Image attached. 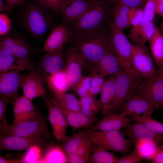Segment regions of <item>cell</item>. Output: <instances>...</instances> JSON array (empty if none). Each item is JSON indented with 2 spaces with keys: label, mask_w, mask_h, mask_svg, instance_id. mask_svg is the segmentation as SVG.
<instances>
[{
  "label": "cell",
  "mask_w": 163,
  "mask_h": 163,
  "mask_svg": "<svg viewBox=\"0 0 163 163\" xmlns=\"http://www.w3.org/2000/svg\"><path fill=\"white\" fill-rule=\"evenodd\" d=\"M30 4L18 15L19 23L30 36L37 39L44 37L53 29L51 12L39 2Z\"/></svg>",
  "instance_id": "1"
},
{
  "label": "cell",
  "mask_w": 163,
  "mask_h": 163,
  "mask_svg": "<svg viewBox=\"0 0 163 163\" xmlns=\"http://www.w3.org/2000/svg\"><path fill=\"white\" fill-rule=\"evenodd\" d=\"M111 12L97 1L69 25L73 37H89L104 32L103 28Z\"/></svg>",
  "instance_id": "2"
},
{
  "label": "cell",
  "mask_w": 163,
  "mask_h": 163,
  "mask_svg": "<svg viewBox=\"0 0 163 163\" xmlns=\"http://www.w3.org/2000/svg\"><path fill=\"white\" fill-rule=\"evenodd\" d=\"M143 79L135 73L125 70L115 75V96L109 113L121 111L125 102L138 93Z\"/></svg>",
  "instance_id": "3"
},
{
  "label": "cell",
  "mask_w": 163,
  "mask_h": 163,
  "mask_svg": "<svg viewBox=\"0 0 163 163\" xmlns=\"http://www.w3.org/2000/svg\"><path fill=\"white\" fill-rule=\"evenodd\" d=\"M109 37L104 32L91 36L73 37L75 46L91 67L110 50Z\"/></svg>",
  "instance_id": "4"
},
{
  "label": "cell",
  "mask_w": 163,
  "mask_h": 163,
  "mask_svg": "<svg viewBox=\"0 0 163 163\" xmlns=\"http://www.w3.org/2000/svg\"><path fill=\"white\" fill-rule=\"evenodd\" d=\"M120 130L91 132L90 138L92 143L97 147L107 151L125 154L130 149L133 141L127 139Z\"/></svg>",
  "instance_id": "5"
},
{
  "label": "cell",
  "mask_w": 163,
  "mask_h": 163,
  "mask_svg": "<svg viewBox=\"0 0 163 163\" xmlns=\"http://www.w3.org/2000/svg\"><path fill=\"white\" fill-rule=\"evenodd\" d=\"M131 60L133 70L142 78L150 79L157 75L154 61L145 44H132Z\"/></svg>",
  "instance_id": "6"
},
{
  "label": "cell",
  "mask_w": 163,
  "mask_h": 163,
  "mask_svg": "<svg viewBox=\"0 0 163 163\" xmlns=\"http://www.w3.org/2000/svg\"><path fill=\"white\" fill-rule=\"evenodd\" d=\"M109 24L110 50L119 58L125 70L134 72L131 60L132 44L124 34L123 30L116 27L112 22H109Z\"/></svg>",
  "instance_id": "7"
},
{
  "label": "cell",
  "mask_w": 163,
  "mask_h": 163,
  "mask_svg": "<svg viewBox=\"0 0 163 163\" xmlns=\"http://www.w3.org/2000/svg\"><path fill=\"white\" fill-rule=\"evenodd\" d=\"M47 128L45 121L38 115L31 120L15 124H8L0 129V134L23 137L40 136L46 131Z\"/></svg>",
  "instance_id": "8"
},
{
  "label": "cell",
  "mask_w": 163,
  "mask_h": 163,
  "mask_svg": "<svg viewBox=\"0 0 163 163\" xmlns=\"http://www.w3.org/2000/svg\"><path fill=\"white\" fill-rule=\"evenodd\" d=\"M86 64L85 59L75 46L68 49L66 54L64 69L70 88L74 90L82 76V70Z\"/></svg>",
  "instance_id": "9"
},
{
  "label": "cell",
  "mask_w": 163,
  "mask_h": 163,
  "mask_svg": "<svg viewBox=\"0 0 163 163\" xmlns=\"http://www.w3.org/2000/svg\"><path fill=\"white\" fill-rule=\"evenodd\" d=\"M43 78L40 72L36 68L29 70L24 75L21 87L24 97L32 101L35 98L46 96V93Z\"/></svg>",
  "instance_id": "10"
},
{
  "label": "cell",
  "mask_w": 163,
  "mask_h": 163,
  "mask_svg": "<svg viewBox=\"0 0 163 163\" xmlns=\"http://www.w3.org/2000/svg\"><path fill=\"white\" fill-rule=\"evenodd\" d=\"M137 94L147 98L156 109L163 108V73L158 71L155 77L143 79Z\"/></svg>",
  "instance_id": "11"
},
{
  "label": "cell",
  "mask_w": 163,
  "mask_h": 163,
  "mask_svg": "<svg viewBox=\"0 0 163 163\" xmlns=\"http://www.w3.org/2000/svg\"><path fill=\"white\" fill-rule=\"evenodd\" d=\"M97 1L94 0H66L59 12L61 22L69 26Z\"/></svg>",
  "instance_id": "12"
},
{
  "label": "cell",
  "mask_w": 163,
  "mask_h": 163,
  "mask_svg": "<svg viewBox=\"0 0 163 163\" xmlns=\"http://www.w3.org/2000/svg\"><path fill=\"white\" fill-rule=\"evenodd\" d=\"M155 109L153 104L147 98L137 94L125 102L120 113L126 117L139 115L151 116Z\"/></svg>",
  "instance_id": "13"
},
{
  "label": "cell",
  "mask_w": 163,
  "mask_h": 163,
  "mask_svg": "<svg viewBox=\"0 0 163 163\" xmlns=\"http://www.w3.org/2000/svg\"><path fill=\"white\" fill-rule=\"evenodd\" d=\"M0 37V49L19 58L29 59L31 50L22 37L16 33H9Z\"/></svg>",
  "instance_id": "14"
},
{
  "label": "cell",
  "mask_w": 163,
  "mask_h": 163,
  "mask_svg": "<svg viewBox=\"0 0 163 163\" xmlns=\"http://www.w3.org/2000/svg\"><path fill=\"white\" fill-rule=\"evenodd\" d=\"M37 64L30 59L17 57L8 51L0 49V73H19L35 69Z\"/></svg>",
  "instance_id": "15"
},
{
  "label": "cell",
  "mask_w": 163,
  "mask_h": 163,
  "mask_svg": "<svg viewBox=\"0 0 163 163\" xmlns=\"http://www.w3.org/2000/svg\"><path fill=\"white\" fill-rule=\"evenodd\" d=\"M44 140L40 136L23 137L0 136V150L21 151L28 150L34 146H42Z\"/></svg>",
  "instance_id": "16"
},
{
  "label": "cell",
  "mask_w": 163,
  "mask_h": 163,
  "mask_svg": "<svg viewBox=\"0 0 163 163\" xmlns=\"http://www.w3.org/2000/svg\"><path fill=\"white\" fill-rule=\"evenodd\" d=\"M49 112L48 119L52 126L53 135L58 141H62L67 137L66 133L68 125L60 110L46 96L42 97Z\"/></svg>",
  "instance_id": "17"
},
{
  "label": "cell",
  "mask_w": 163,
  "mask_h": 163,
  "mask_svg": "<svg viewBox=\"0 0 163 163\" xmlns=\"http://www.w3.org/2000/svg\"><path fill=\"white\" fill-rule=\"evenodd\" d=\"M72 35L69 27L61 23L52 29L45 42L43 51L45 53L53 52L63 49Z\"/></svg>",
  "instance_id": "18"
},
{
  "label": "cell",
  "mask_w": 163,
  "mask_h": 163,
  "mask_svg": "<svg viewBox=\"0 0 163 163\" xmlns=\"http://www.w3.org/2000/svg\"><path fill=\"white\" fill-rule=\"evenodd\" d=\"M66 57V54L63 49L55 52L46 53L41 57L37 68L40 71L51 75L64 69Z\"/></svg>",
  "instance_id": "19"
},
{
  "label": "cell",
  "mask_w": 163,
  "mask_h": 163,
  "mask_svg": "<svg viewBox=\"0 0 163 163\" xmlns=\"http://www.w3.org/2000/svg\"><path fill=\"white\" fill-rule=\"evenodd\" d=\"M90 68L91 73H97L104 78L115 75L124 70L119 58L110 50Z\"/></svg>",
  "instance_id": "20"
},
{
  "label": "cell",
  "mask_w": 163,
  "mask_h": 163,
  "mask_svg": "<svg viewBox=\"0 0 163 163\" xmlns=\"http://www.w3.org/2000/svg\"><path fill=\"white\" fill-rule=\"evenodd\" d=\"M24 75L19 73H0V95L14 100L18 97L22 79Z\"/></svg>",
  "instance_id": "21"
},
{
  "label": "cell",
  "mask_w": 163,
  "mask_h": 163,
  "mask_svg": "<svg viewBox=\"0 0 163 163\" xmlns=\"http://www.w3.org/2000/svg\"><path fill=\"white\" fill-rule=\"evenodd\" d=\"M124 128V135L133 141L136 140L152 141L159 145L163 139V135L153 132L145 125L139 123L130 122Z\"/></svg>",
  "instance_id": "22"
},
{
  "label": "cell",
  "mask_w": 163,
  "mask_h": 163,
  "mask_svg": "<svg viewBox=\"0 0 163 163\" xmlns=\"http://www.w3.org/2000/svg\"><path fill=\"white\" fill-rule=\"evenodd\" d=\"M32 102L23 95L14 100L12 104L14 115L13 124L32 119L38 115Z\"/></svg>",
  "instance_id": "23"
},
{
  "label": "cell",
  "mask_w": 163,
  "mask_h": 163,
  "mask_svg": "<svg viewBox=\"0 0 163 163\" xmlns=\"http://www.w3.org/2000/svg\"><path fill=\"white\" fill-rule=\"evenodd\" d=\"M131 119L120 113H110L104 116L94 126L89 129L91 132L95 131H104L120 130L130 122Z\"/></svg>",
  "instance_id": "24"
},
{
  "label": "cell",
  "mask_w": 163,
  "mask_h": 163,
  "mask_svg": "<svg viewBox=\"0 0 163 163\" xmlns=\"http://www.w3.org/2000/svg\"><path fill=\"white\" fill-rule=\"evenodd\" d=\"M54 104L63 115L68 126L76 129L86 128L93 125L96 122L94 117H88L80 111L71 110L61 106Z\"/></svg>",
  "instance_id": "25"
},
{
  "label": "cell",
  "mask_w": 163,
  "mask_h": 163,
  "mask_svg": "<svg viewBox=\"0 0 163 163\" xmlns=\"http://www.w3.org/2000/svg\"><path fill=\"white\" fill-rule=\"evenodd\" d=\"M98 100L102 114L104 116L109 113L110 107L115 96V75L110 76L103 85Z\"/></svg>",
  "instance_id": "26"
},
{
  "label": "cell",
  "mask_w": 163,
  "mask_h": 163,
  "mask_svg": "<svg viewBox=\"0 0 163 163\" xmlns=\"http://www.w3.org/2000/svg\"><path fill=\"white\" fill-rule=\"evenodd\" d=\"M49 88L53 91L66 92L70 88L69 80L64 69L49 75L40 71Z\"/></svg>",
  "instance_id": "27"
},
{
  "label": "cell",
  "mask_w": 163,
  "mask_h": 163,
  "mask_svg": "<svg viewBox=\"0 0 163 163\" xmlns=\"http://www.w3.org/2000/svg\"><path fill=\"white\" fill-rule=\"evenodd\" d=\"M156 27L153 22L133 27L128 37L134 44L145 45L152 36Z\"/></svg>",
  "instance_id": "28"
},
{
  "label": "cell",
  "mask_w": 163,
  "mask_h": 163,
  "mask_svg": "<svg viewBox=\"0 0 163 163\" xmlns=\"http://www.w3.org/2000/svg\"><path fill=\"white\" fill-rule=\"evenodd\" d=\"M151 55L156 65L157 71L163 72V34L156 27L149 41Z\"/></svg>",
  "instance_id": "29"
},
{
  "label": "cell",
  "mask_w": 163,
  "mask_h": 163,
  "mask_svg": "<svg viewBox=\"0 0 163 163\" xmlns=\"http://www.w3.org/2000/svg\"><path fill=\"white\" fill-rule=\"evenodd\" d=\"M89 129L67 137L62 142L61 147L66 155L75 153L90 137Z\"/></svg>",
  "instance_id": "30"
},
{
  "label": "cell",
  "mask_w": 163,
  "mask_h": 163,
  "mask_svg": "<svg viewBox=\"0 0 163 163\" xmlns=\"http://www.w3.org/2000/svg\"><path fill=\"white\" fill-rule=\"evenodd\" d=\"M53 92V98H49L53 103L71 110L80 111L81 107L79 101L74 95L64 92L56 91Z\"/></svg>",
  "instance_id": "31"
},
{
  "label": "cell",
  "mask_w": 163,
  "mask_h": 163,
  "mask_svg": "<svg viewBox=\"0 0 163 163\" xmlns=\"http://www.w3.org/2000/svg\"><path fill=\"white\" fill-rule=\"evenodd\" d=\"M159 145L152 141L136 140L135 141L134 150L142 159L152 160Z\"/></svg>",
  "instance_id": "32"
},
{
  "label": "cell",
  "mask_w": 163,
  "mask_h": 163,
  "mask_svg": "<svg viewBox=\"0 0 163 163\" xmlns=\"http://www.w3.org/2000/svg\"><path fill=\"white\" fill-rule=\"evenodd\" d=\"M38 163H68L67 155L61 147L54 145L49 148Z\"/></svg>",
  "instance_id": "33"
},
{
  "label": "cell",
  "mask_w": 163,
  "mask_h": 163,
  "mask_svg": "<svg viewBox=\"0 0 163 163\" xmlns=\"http://www.w3.org/2000/svg\"><path fill=\"white\" fill-rule=\"evenodd\" d=\"M79 101L81 107L80 111L86 116L94 117L100 110L99 101L95 97L87 96L80 98Z\"/></svg>",
  "instance_id": "34"
},
{
  "label": "cell",
  "mask_w": 163,
  "mask_h": 163,
  "mask_svg": "<svg viewBox=\"0 0 163 163\" xmlns=\"http://www.w3.org/2000/svg\"><path fill=\"white\" fill-rule=\"evenodd\" d=\"M116 157L113 152L97 147L90 155L88 162L91 163H115Z\"/></svg>",
  "instance_id": "35"
},
{
  "label": "cell",
  "mask_w": 163,
  "mask_h": 163,
  "mask_svg": "<svg viewBox=\"0 0 163 163\" xmlns=\"http://www.w3.org/2000/svg\"><path fill=\"white\" fill-rule=\"evenodd\" d=\"M132 120L142 123L153 132L163 135V123L151 117V116L139 115L131 117Z\"/></svg>",
  "instance_id": "36"
},
{
  "label": "cell",
  "mask_w": 163,
  "mask_h": 163,
  "mask_svg": "<svg viewBox=\"0 0 163 163\" xmlns=\"http://www.w3.org/2000/svg\"><path fill=\"white\" fill-rule=\"evenodd\" d=\"M91 78L89 95L95 97L100 93L105 80L104 77L97 73H91Z\"/></svg>",
  "instance_id": "37"
},
{
  "label": "cell",
  "mask_w": 163,
  "mask_h": 163,
  "mask_svg": "<svg viewBox=\"0 0 163 163\" xmlns=\"http://www.w3.org/2000/svg\"><path fill=\"white\" fill-rule=\"evenodd\" d=\"M91 75L82 77L75 91L80 98L89 95Z\"/></svg>",
  "instance_id": "38"
},
{
  "label": "cell",
  "mask_w": 163,
  "mask_h": 163,
  "mask_svg": "<svg viewBox=\"0 0 163 163\" xmlns=\"http://www.w3.org/2000/svg\"><path fill=\"white\" fill-rule=\"evenodd\" d=\"M143 10V19L142 23L140 24L153 22L156 13L154 0H147L144 5Z\"/></svg>",
  "instance_id": "39"
},
{
  "label": "cell",
  "mask_w": 163,
  "mask_h": 163,
  "mask_svg": "<svg viewBox=\"0 0 163 163\" xmlns=\"http://www.w3.org/2000/svg\"><path fill=\"white\" fill-rule=\"evenodd\" d=\"M10 98L0 95V129L5 127L9 124L6 117L7 107L8 103L12 104Z\"/></svg>",
  "instance_id": "40"
},
{
  "label": "cell",
  "mask_w": 163,
  "mask_h": 163,
  "mask_svg": "<svg viewBox=\"0 0 163 163\" xmlns=\"http://www.w3.org/2000/svg\"><path fill=\"white\" fill-rule=\"evenodd\" d=\"M113 18L112 22L118 28L123 30L131 25L128 16L120 14L111 11Z\"/></svg>",
  "instance_id": "41"
},
{
  "label": "cell",
  "mask_w": 163,
  "mask_h": 163,
  "mask_svg": "<svg viewBox=\"0 0 163 163\" xmlns=\"http://www.w3.org/2000/svg\"><path fill=\"white\" fill-rule=\"evenodd\" d=\"M128 17L133 27L139 25L143 19V9L142 8H130Z\"/></svg>",
  "instance_id": "42"
},
{
  "label": "cell",
  "mask_w": 163,
  "mask_h": 163,
  "mask_svg": "<svg viewBox=\"0 0 163 163\" xmlns=\"http://www.w3.org/2000/svg\"><path fill=\"white\" fill-rule=\"evenodd\" d=\"M11 27V21L7 14H0V36H3L10 32Z\"/></svg>",
  "instance_id": "43"
},
{
  "label": "cell",
  "mask_w": 163,
  "mask_h": 163,
  "mask_svg": "<svg viewBox=\"0 0 163 163\" xmlns=\"http://www.w3.org/2000/svg\"><path fill=\"white\" fill-rule=\"evenodd\" d=\"M37 2L44 5L54 13H58L66 0H37Z\"/></svg>",
  "instance_id": "44"
},
{
  "label": "cell",
  "mask_w": 163,
  "mask_h": 163,
  "mask_svg": "<svg viewBox=\"0 0 163 163\" xmlns=\"http://www.w3.org/2000/svg\"><path fill=\"white\" fill-rule=\"evenodd\" d=\"M142 158L134 150L127 155L120 157H116L115 163H138Z\"/></svg>",
  "instance_id": "45"
},
{
  "label": "cell",
  "mask_w": 163,
  "mask_h": 163,
  "mask_svg": "<svg viewBox=\"0 0 163 163\" xmlns=\"http://www.w3.org/2000/svg\"><path fill=\"white\" fill-rule=\"evenodd\" d=\"M92 143L90 137L75 152L88 161L89 157L90 155Z\"/></svg>",
  "instance_id": "46"
},
{
  "label": "cell",
  "mask_w": 163,
  "mask_h": 163,
  "mask_svg": "<svg viewBox=\"0 0 163 163\" xmlns=\"http://www.w3.org/2000/svg\"><path fill=\"white\" fill-rule=\"evenodd\" d=\"M147 0H120L119 3L126 5L131 8H142Z\"/></svg>",
  "instance_id": "47"
},
{
  "label": "cell",
  "mask_w": 163,
  "mask_h": 163,
  "mask_svg": "<svg viewBox=\"0 0 163 163\" xmlns=\"http://www.w3.org/2000/svg\"><path fill=\"white\" fill-rule=\"evenodd\" d=\"M68 163H85L88 160L77 153L75 152L67 155Z\"/></svg>",
  "instance_id": "48"
},
{
  "label": "cell",
  "mask_w": 163,
  "mask_h": 163,
  "mask_svg": "<svg viewBox=\"0 0 163 163\" xmlns=\"http://www.w3.org/2000/svg\"><path fill=\"white\" fill-rule=\"evenodd\" d=\"M152 163H163V139L158 147L155 157L152 160Z\"/></svg>",
  "instance_id": "49"
},
{
  "label": "cell",
  "mask_w": 163,
  "mask_h": 163,
  "mask_svg": "<svg viewBox=\"0 0 163 163\" xmlns=\"http://www.w3.org/2000/svg\"><path fill=\"white\" fill-rule=\"evenodd\" d=\"M25 0H5L8 5L9 13L11 12L13 8L18 5L22 4Z\"/></svg>",
  "instance_id": "50"
},
{
  "label": "cell",
  "mask_w": 163,
  "mask_h": 163,
  "mask_svg": "<svg viewBox=\"0 0 163 163\" xmlns=\"http://www.w3.org/2000/svg\"><path fill=\"white\" fill-rule=\"evenodd\" d=\"M156 13L163 17V0H154Z\"/></svg>",
  "instance_id": "51"
},
{
  "label": "cell",
  "mask_w": 163,
  "mask_h": 163,
  "mask_svg": "<svg viewBox=\"0 0 163 163\" xmlns=\"http://www.w3.org/2000/svg\"><path fill=\"white\" fill-rule=\"evenodd\" d=\"M0 12L9 13L8 5L3 0H0Z\"/></svg>",
  "instance_id": "52"
},
{
  "label": "cell",
  "mask_w": 163,
  "mask_h": 163,
  "mask_svg": "<svg viewBox=\"0 0 163 163\" xmlns=\"http://www.w3.org/2000/svg\"><path fill=\"white\" fill-rule=\"evenodd\" d=\"M0 163H21V160L18 159H11L10 160H7L3 158L2 157H0Z\"/></svg>",
  "instance_id": "53"
},
{
  "label": "cell",
  "mask_w": 163,
  "mask_h": 163,
  "mask_svg": "<svg viewBox=\"0 0 163 163\" xmlns=\"http://www.w3.org/2000/svg\"><path fill=\"white\" fill-rule=\"evenodd\" d=\"M107 1L110 3H118L120 0H107Z\"/></svg>",
  "instance_id": "54"
},
{
  "label": "cell",
  "mask_w": 163,
  "mask_h": 163,
  "mask_svg": "<svg viewBox=\"0 0 163 163\" xmlns=\"http://www.w3.org/2000/svg\"><path fill=\"white\" fill-rule=\"evenodd\" d=\"M161 26V29L162 30V32L163 33V23L162 24Z\"/></svg>",
  "instance_id": "55"
},
{
  "label": "cell",
  "mask_w": 163,
  "mask_h": 163,
  "mask_svg": "<svg viewBox=\"0 0 163 163\" xmlns=\"http://www.w3.org/2000/svg\"><path fill=\"white\" fill-rule=\"evenodd\" d=\"M94 1H101L102 0H94Z\"/></svg>",
  "instance_id": "56"
},
{
  "label": "cell",
  "mask_w": 163,
  "mask_h": 163,
  "mask_svg": "<svg viewBox=\"0 0 163 163\" xmlns=\"http://www.w3.org/2000/svg\"><path fill=\"white\" fill-rule=\"evenodd\" d=\"M162 72L163 73V72Z\"/></svg>",
  "instance_id": "57"
}]
</instances>
